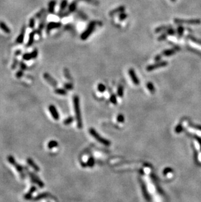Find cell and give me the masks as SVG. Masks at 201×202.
I'll return each instance as SVG.
<instances>
[{
  "label": "cell",
  "mask_w": 201,
  "mask_h": 202,
  "mask_svg": "<svg viewBox=\"0 0 201 202\" xmlns=\"http://www.w3.org/2000/svg\"><path fill=\"white\" fill-rule=\"evenodd\" d=\"M63 74H64L65 77L67 79H68L69 81H72V77H71V73H70L67 68H64L63 69Z\"/></svg>",
  "instance_id": "cell-22"
},
{
  "label": "cell",
  "mask_w": 201,
  "mask_h": 202,
  "mask_svg": "<svg viewBox=\"0 0 201 202\" xmlns=\"http://www.w3.org/2000/svg\"><path fill=\"white\" fill-rule=\"evenodd\" d=\"M180 48L178 47H175L172 48L171 49H167V50H165V51H163L162 52L161 54H160L161 55L163 56H172L173 54H174L177 51H178L180 50Z\"/></svg>",
  "instance_id": "cell-8"
},
{
  "label": "cell",
  "mask_w": 201,
  "mask_h": 202,
  "mask_svg": "<svg viewBox=\"0 0 201 202\" xmlns=\"http://www.w3.org/2000/svg\"><path fill=\"white\" fill-rule=\"evenodd\" d=\"M63 86L65 89H67V90H71L73 89V85L71 83H65L63 84Z\"/></svg>",
  "instance_id": "cell-31"
},
{
  "label": "cell",
  "mask_w": 201,
  "mask_h": 202,
  "mask_svg": "<svg viewBox=\"0 0 201 202\" xmlns=\"http://www.w3.org/2000/svg\"><path fill=\"white\" fill-rule=\"evenodd\" d=\"M105 89L106 87L103 84H99V85H98V90H99V92H104V91L105 90Z\"/></svg>",
  "instance_id": "cell-38"
},
{
  "label": "cell",
  "mask_w": 201,
  "mask_h": 202,
  "mask_svg": "<svg viewBox=\"0 0 201 202\" xmlns=\"http://www.w3.org/2000/svg\"><path fill=\"white\" fill-rule=\"evenodd\" d=\"M110 100L112 103H114V104H116V96L114 95H112L110 98Z\"/></svg>",
  "instance_id": "cell-46"
},
{
  "label": "cell",
  "mask_w": 201,
  "mask_h": 202,
  "mask_svg": "<svg viewBox=\"0 0 201 202\" xmlns=\"http://www.w3.org/2000/svg\"><path fill=\"white\" fill-rule=\"evenodd\" d=\"M90 133H91V136H92L93 137V138L96 139V140H97L99 142H100V143H101L102 144H103L104 145L109 146V145L110 144L109 141H108L106 140V139H103L102 137H100V136H99L97 133L96 132V131H95L93 129H90Z\"/></svg>",
  "instance_id": "cell-6"
},
{
  "label": "cell",
  "mask_w": 201,
  "mask_h": 202,
  "mask_svg": "<svg viewBox=\"0 0 201 202\" xmlns=\"http://www.w3.org/2000/svg\"><path fill=\"white\" fill-rule=\"evenodd\" d=\"M182 131V127H181V126H178L177 127V128H176V131L177 133H179V132H180V131Z\"/></svg>",
  "instance_id": "cell-47"
},
{
  "label": "cell",
  "mask_w": 201,
  "mask_h": 202,
  "mask_svg": "<svg viewBox=\"0 0 201 202\" xmlns=\"http://www.w3.org/2000/svg\"><path fill=\"white\" fill-rule=\"evenodd\" d=\"M118 119H119L118 120L120 122L123 121V116H121V115H119V117H118Z\"/></svg>",
  "instance_id": "cell-49"
},
{
  "label": "cell",
  "mask_w": 201,
  "mask_h": 202,
  "mask_svg": "<svg viewBox=\"0 0 201 202\" xmlns=\"http://www.w3.org/2000/svg\"><path fill=\"white\" fill-rule=\"evenodd\" d=\"M73 103H74V110L76 113V117H77V124L78 127L79 128H82V120H81V116H80V110L79 107V98L77 96H74L73 98Z\"/></svg>",
  "instance_id": "cell-1"
},
{
  "label": "cell",
  "mask_w": 201,
  "mask_h": 202,
  "mask_svg": "<svg viewBox=\"0 0 201 202\" xmlns=\"http://www.w3.org/2000/svg\"><path fill=\"white\" fill-rule=\"evenodd\" d=\"M35 24V18H32L30 20V22H29V26H30V28H32V29L34 28Z\"/></svg>",
  "instance_id": "cell-32"
},
{
  "label": "cell",
  "mask_w": 201,
  "mask_h": 202,
  "mask_svg": "<svg viewBox=\"0 0 201 202\" xmlns=\"http://www.w3.org/2000/svg\"><path fill=\"white\" fill-rule=\"evenodd\" d=\"M45 11H46L45 9H42L39 13H37L36 14H35V18H41V16L44 14V13H45Z\"/></svg>",
  "instance_id": "cell-30"
},
{
  "label": "cell",
  "mask_w": 201,
  "mask_h": 202,
  "mask_svg": "<svg viewBox=\"0 0 201 202\" xmlns=\"http://www.w3.org/2000/svg\"><path fill=\"white\" fill-rule=\"evenodd\" d=\"M43 77H44V79H45L46 81H47L48 83L50 84V85L54 87L57 86V85H58V82H57V81H56L55 79H54L52 76L49 74V73H44V74H43Z\"/></svg>",
  "instance_id": "cell-7"
},
{
  "label": "cell",
  "mask_w": 201,
  "mask_h": 202,
  "mask_svg": "<svg viewBox=\"0 0 201 202\" xmlns=\"http://www.w3.org/2000/svg\"><path fill=\"white\" fill-rule=\"evenodd\" d=\"M54 92H55V93L57 94L62 95V96H65V95L67 94V91H66V90H64V89H62V88H56V89H55V90H54Z\"/></svg>",
  "instance_id": "cell-26"
},
{
  "label": "cell",
  "mask_w": 201,
  "mask_h": 202,
  "mask_svg": "<svg viewBox=\"0 0 201 202\" xmlns=\"http://www.w3.org/2000/svg\"><path fill=\"white\" fill-rule=\"evenodd\" d=\"M129 74L130 75V77L131 79V80L133 81V83L136 85H138L139 84V80H138V77L136 75V73L135 72V70L133 69H130L129 70Z\"/></svg>",
  "instance_id": "cell-11"
},
{
  "label": "cell",
  "mask_w": 201,
  "mask_h": 202,
  "mask_svg": "<svg viewBox=\"0 0 201 202\" xmlns=\"http://www.w3.org/2000/svg\"><path fill=\"white\" fill-rule=\"evenodd\" d=\"M56 1L54 0H52L50 1L48 3V12L51 14H53L54 13V8L56 6Z\"/></svg>",
  "instance_id": "cell-20"
},
{
  "label": "cell",
  "mask_w": 201,
  "mask_h": 202,
  "mask_svg": "<svg viewBox=\"0 0 201 202\" xmlns=\"http://www.w3.org/2000/svg\"><path fill=\"white\" fill-rule=\"evenodd\" d=\"M123 94V88L122 86H119L118 88V95L119 97H122Z\"/></svg>",
  "instance_id": "cell-33"
},
{
  "label": "cell",
  "mask_w": 201,
  "mask_h": 202,
  "mask_svg": "<svg viewBox=\"0 0 201 202\" xmlns=\"http://www.w3.org/2000/svg\"><path fill=\"white\" fill-rule=\"evenodd\" d=\"M76 8H77V2H73L71 3V5H69V12L70 13H72L75 11Z\"/></svg>",
  "instance_id": "cell-24"
},
{
  "label": "cell",
  "mask_w": 201,
  "mask_h": 202,
  "mask_svg": "<svg viewBox=\"0 0 201 202\" xmlns=\"http://www.w3.org/2000/svg\"><path fill=\"white\" fill-rule=\"evenodd\" d=\"M167 33L168 34V35H173L175 34V31L171 28H170V29H168V30H167Z\"/></svg>",
  "instance_id": "cell-44"
},
{
  "label": "cell",
  "mask_w": 201,
  "mask_h": 202,
  "mask_svg": "<svg viewBox=\"0 0 201 202\" xmlns=\"http://www.w3.org/2000/svg\"><path fill=\"white\" fill-rule=\"evenodd\" d=\"M189 38V39H190L192 41H193V42H195V43H198V44H201V41H200V40L197 39H196V38L193 37H191V36H190Z\"/></svg>",
  "instance_id": "cell-43"
},
{
  "label": "cell",
  "mask_w": 201,
  "mask_h": 202,
  "mask_svg": "<svg viewBox=\"0 0 201 202\" xmlns=\"http://www.w3.org/2000/svg\"><path fill=\"white\" fill-rule=\"evenodd\" d=\"M23 59H24V60H26V61L32 59L31 53H26V54H24V55H23Z\"/></svg>",
  "instance_id": "cell-34"
},
{
  "label": "cell",
  "mask_w": 201,
  "mask_h": 202,
  "mask_svg": "<svg viewBox=\"0 0 201 202\" xmlns=\"http://www.w3.org/2000/svg\"><path fill=\"white\" fill-rule=\"evenodd\" d=\"M14 167L16 168V171H17L18 172L20 173V177L21 178H22V179H24L25 178V174L24 173V167H22L21 165L18 164H17L16 163V164L14 165Z\"/></svg>",
  "instance_id": "cell-15"
},
{
  "label": "cell",
  "mask_w": 201,
  "mask_h": 202,
  "mask_svg": "<svg viewBox=\"0 0 201 202\" xmlns=\"http://www.w3.org/2000/svg\"><path fill=\"white\" fill-rule=\"evenodd\" d=\"M81 1L86 2L90 5H95V6H98L99 5V2L97 0H81Z\"/></svg>",
  "instance_id": "cell-25"
},
{
  "label": "cell",
  "mask_w": 201,
  "mask_h": 202,
  "mask_svg": "<svg viewBox=\"0 0 201 202\" xmlns=\"http://www.w3.org/2000/svg\"><path fill=\"white\" fill-rule=\"evenodd\" d=\"M25 32H26V26L24 25L23 27H22V30H21V32L20 33L19 36L18 37L17 39L16 40V43H18V44H21V43H23L24 41V36H25Z\"/></svg>",
  "instance_id": "cell-12"
},
{
  "label": "cell",
  "mask_w": 201,
  "mask_h": 202,
  "mask_svg": "<svg viewBox=\"0 0 201 202\" xmlns=\"http://www.w3.org/2000/svg\"><path fill=\"white\" fill-rule=\"evenodd\" d=\"M48 109L54 119L56 120H58L59 118H60V116H59L58 112L55 106L53 105H50L48 107Z\"/></svg>",
  "instance_id": "cell-9"
},
{
  "label": "cell",
  "mask_w": 201,
  "mask_h": 202,
  "mask_svg": "<svg viewBox=\"0 0 201 202\" xmlns=\"http://www.w3.org/2000/svg\"><path fill=\"white\" fill-rule=\"evenodd\" d=\"M170 1H171V2H176V0H170Z\"/></svg>",
  "instance_id": "cell-51"
},
{
  "label": "cell",
  "mask_w": 201,
  "mask_h": 202,
  "mask_svg": "<svg viewBox=\"0 0 201 202\" xmlns=\"http://www.w3.org/2000/svg\"><path fill=\"white\" fill-rule=\"evenodd\" d=\"M196 139H197V140H198V143H200V147H201V139H200L199 138H196Z\"/></svg>",
  "instance_id": "cell-50"
},
{
  "label": "cell",
  "mask_w": 201,
  "mask_h": 202,
  "mask_svg": "<svg viewBox=\"0 0 201 202\" xmlns=\"http://www.w3.org/2000/svg\"><path fill=\"white\" fill-rule=\"evenodd\" d=\"M127 17V14L123 12V13H121V14L119 16V20L120 21H123Z\"/></svg>",
  "instance_id": "cell-39"
},
{
  "label": "cell",
  "mask_w": 201,
  "mask_h": 202,
  "mask_svg": "<svg viewBox=\"0 0 201 202\" xmlns=\"http://www.w3.org/2000/svg\"><path fill=\"white\" fill-rule=\"evenodd\" d=\"M167 36H168V34L167 33V32H165V33H163L161 35H160L159 37L157 38V40L159 41H163V40L165 39L167 37Z\"/></svg>",
  "instance_id": "cell-35"
},
{
  "label": "cell",
  "mask_w": 201,
  "mask_h": 202,
  "mask_svg": "<svg viewBox=\"0 0 201 202\" xmlns=\"http://www.w3.org/2000/svg\"><path fill=\"white\" fill-rule=\"evenodd\" d=\"M97 22H95V21H92V22H90V24H89V25H88L86 30H85L84 32L82 33L81 37H80L81 39L82 40L87 39L90 37V35H91V33L93 32V31H94L95 30V26L97 25Z\"/></svg>",
  "instance_id": "cell-2"
},
{
  "label": "cell",
  "mask_w": 201,
  "mask_h": 202,
  "mask_svg": "<svg viewBox=\"0 0 201 202\" xmlns=\"http://www.w3.org/2000/svg\"><path fill=\"white\" fill-rule=\"evenodd\" d=\"M58 143L56 141L52 140L48 143L47 147L48 148H52L58 147Z\"/></svg>",
  "instance_id": "cell-23"
},
{
  "label": "cell",
  "mask_w": 201,
  "mask_h": 202,
  "mask_svg": "<svg viewBox=\"0 0 201 202\" xmlns=\"http://www.w3.org/2000/svg\"><path fill=\"white\" fill-rule=\"evenodd\" d=\"M168 65V62L167 61H161V62H157V63H154V64L149 65H148L146 68V70L148 71H153V70H157L161 68H163V67L167 66Z\"/></svg>",
  "instance_id": "cell-5"
},
{
  "label": "cell",
  "mask_w": 201,
  "mask_h": 202,
  "mask_svg": "<svg viewBox=\"0 0 201 202\" xmlns=\"http://www.w3.org/2000/svg\"><path fill=\"white\" fill-rule=\"evenodd\" d=\"M146 86H147V88L149 90V92H151L152 94H154L155 92V88H154V86L152 82H149L147 83L146 84Z\"/></svg>",
  "instance_id": "cell-27"
},
{
  "label": "cell",
  "mask_w": 201,
  "mask_h": 202,
  "mask_svg": "<svg viewBox=\"0 0 201 202\" xmlns=\"http://www.w3.org/2000/svg\"><path fill=\"white\" fill-rule=\"evenodd\" d=\"M61 24L60 22H50L46 26V33H48L50 32V30H52V29L58 28L61 26Z\"/></svg>",
  "instance_id": "cell-10"
},
{
  "label": "cell",
  "mask_w": 201,
  "mask_h": 202,
  "mask_svg": "<svg viewBox=\"0 0 201 202\" xmlns=\"http://www.w3.org/2000/svg\"><path fill=\"white\" fill-rule=\"evenodd\" d=\"M20 53H21V51L20 50H18V51H16V52H15V56H18L19 54H20Z\"/></svg>",
  "instance_id": "cell-48"
},
{
  "label": "cell",
  "mask_w": 201,
  "mask_h": 202,
  "mask_svg": "<svg viewBox=\"0 0 201 202\" xmlns=\"http://www.w3.org/2000/svg\"><path fill=\"white\" fill-rule=\"evenodd\" d=\"M7 160H8L9 162L11 165H13V166H14V165L16 164V160H15L13 156H11V155L8 156V157H7Z\"/></svg>",
  "instance_id": "cell-29"
},
{
  "label": "cell",
  "mask_w": 201,
  "mask_h": 202,
  "mask_svg": "<svg viewBox=\"0 0 201 202\" xmlns=\"http://www.w3.org/2000/svg\"><path fill=\"white\" fill-rule=\"evenodd\" d=\"M23 75H24V71L22 70L18 71L16 74V78H18V79H20V78H21Z\"/></svg>",
  "instance_id": "cell-42"
},
{
  "label": "cell",
  "mask_w": 201,
  "mask_h": 202,
  "mask_svg": "<svg viewBox=\"0 0 201 202\" xmlns=\"http://www.w3.org/2000/svg\"><path fill=\"white\" fill-rule=\"evenodd\" d=\"M67 6V0H63L61 2V5H60V11L62 12L63 11H64Z\"/></svg>",
  "instance_id": "cell-28"
},
{
  "label": "cell",
  "mask_w": 201,
  "mask_h": 202,
  "mask_svg": "<svg viewBox=\"0 0 201 202\" xmlns=\"http://www.w3.org/2000/svg\"><path fill=\"white\" fill-rule=\"evenodd\" d=\"M26 161H27V163H28V164L30 165V166H31V167H32L35 171H39L40 167H39V166H38L34 162V161H33V160L31 159V158H27Z\"/></svg>",
  "instance_id": "cell-14"
},
{
  "label": "cell",
  "mask_w": 201,
  "mask_h": 202,
  "mask_svg": "<svg viewBox=\"0 0 201 202\" xmlns=\"http://www.w3.org/2000/svg\"><path fill=\"white\" fill-rule=\"evenodd\" d=\"M125 6H123V5L118 7L116 8L115 9L110 11V13H109V16H112L115 15V14H116L117 13H123V12L125 11Z\"/></svg>",
  "instance_id": "cell-13"
},
{
  "label": "cell",
  "mask_w": 201,
  "mask_h": 202,
  "mask_svg": "<svg viewBox=\"0 0 201 202\" xmlns=\"http://www.w3.org/2000/svg\"><path fill=\"white\" fill-rule=\"evenodd\" d=\"M20 66L21 70H23V71H24V70H26L27 69L26 65L25 63H24L23 62H21L20 63Z\"/></svg>",
  "instance_id": "cell-45"
},
{
  "label": "cell",
  "mask_w": 201,
  "mask_h": 202,
  "mask_svg": "<svg viewBox=\"0 0 201 202\" xmlns=\"http://www.w3.org/2000/svg\"><path fill=\"white\" fill-rule=\"evenodd\" d=\"M49 196H50V194H49V193H47V192L42 193V194H39V195H38V196H37L36 197H33V198H32V199H33V201H38V200H40V199L46 198V197H48Z\"/></svg>",
  "instance_id": "cell-18"
},
{
  "label": "cell",
  "mask_w": 201,
  "mask_h": 202,
  "mask_svg": "<svg viewBox=\"0 0 201 202\" xmlns=\"http://www.w3.org/2000/svg\"><path fill=\"white\" fill-rule=\"evenodd\" d=\"M18 59H16V58H14V60H13V64H12L11 68H12L13 70H14V69L16 68V66L18 65Z\"/></svg>",
  "instance_id": "cell-36"
},
{
  "label": "cell",
  "mask_w": 201,
  "mask_h": 202,
  "mask_svg": "<svg viewBox=\"0 0 201 202\" xmlns=\"http://www.w3.org/2000/svg\"><path fill=\"white\" fill-rule=\"evenodd\" d=\"M37 33L36 30H34L33 32H32L30 33V37H29V39H28V42L27 43L26 47H29L32 46V44L33 43V41H34V37H35V33Z\"/></svg>",
  "instance_id": "cell-17"
},
{
  "label": "cell",
  "mask_w": 201,
  "mask_h": 202,
  "mask_svg": "<svg viewBox=\"0 0 201 202\" xmlns=\"http://www.w3.org/2000/svg\"><path fill=\"white\" fill-rule=\"evenodd\" d=\"M0 29L2 30H3V32L6 33H11V30L6 25L5 23H4L2 21H0Z\"/></svg>",
  "instance_id": "cell-19"
},
{
  "label": "cell",
  "mask_w": 201,
  "mask_h": 202,
  "mask_svg": "<svg viewBox=\"0 0 201 202\" xmlns=\"http://www.w3.org/2000/svg\"><path fill=\"white\" fill-rule=\"evenodd\" d=\"M174 22L176 24H199L201 21L199 19H191V20H184V19L175 18Z\"/></svg>",
  "instance_id": "cell-4"
},
{
  "label": "cell",
  "mask_w": 201,
  "mask_h": 202,
  "mask_svg": "<svg viewBox=\"0 0 201 202\" xmlns=\"http://www.w3.org/2000/svg\"><path fill=\"white\" fill-rule=\"evenodd\" d=\"M172 26L170 25H167V26H159V27L157 28L155 30V32L156 33H159V32H163V31H166V30H168V29L171 28Z\"/></svg>",
  "instance_id": "cell-21"
},
{
  "label": "cell",
  "mask_w": 201,
  "mask_h": 202,
  "mask_svg": "<svg viewBox=\"0 0 201 202\" xmlns=\"http://www.w3.org/2000/svg\"><path fill=\"white\" fill-rule=\"evenodd\" d=\"M25 169H26V170L27 171V172H28V173L29 176H30V178H31V180H32V181H33V183H36L37 185L38 186H39V187L41 188H43V187L44 186V183H43V182H42V181H41V179H40V178H39V177H38L36 175H35V174H34L33 173L30 172V171H29L28 169H27L26 167Z\"/></svg>",
  "instance_id": "cell-3"
},
{
  "label": "cell",
  "mask_w": 201,
  "mask_h": 202,
  "mask_svg": "<svg viewBox=\"0 0 201 202\" xmlns=\"http://www.w3.org/2000/svg\"><path fill=\"white\" fill-rule=\"evenodd\" d=\"M36 190H37V188L35 186H32V187H31V188H30V191H29L27 193L25 196H24V199H26V200H30V199H32V198H33V197H32V194H33V192H34Z\"/></svg>",
  "instance_id": "cell-16"
},
{
  "label": "cell",
  "mask_w": 201,
  "mask_h": 202,
  "mask_svg": "<svg viewBox=\"0 0 201 202\" xmlns=\"http://www.w3.org/2000/svg\"><path fill=\"white\" fill-rule=\"evenodd\" d=\"M31 55H32V59L36 58L38 56V51L36 49H34L32 52H31Z\"/></svg>",
  "instance_id": "cell-37"
},
{
  "label": "cell",
  "mask_w": 201,
  "mask_h": 202,
  "mask_svg": "<svg viewBox=\"0 0 201 202\" xmlns=\"http://www.w3.org/2000/svg\"><path fill=\"white\" fill-rule=\"evenodd\" d=\"M183 33H184V28L182 26H180V27L178 28V36L182 37Z\"/></svg>",
  "instance_id": "cell-40"
},
{
  "label": "cell",
  "mask_w": 201,
  "mask_h": 202,
  "mask_svg": "<svg viewBox=\"0 0 201 202\" xmlns=\"http://www.w3.org/2000/svg\"><path fill=\"white\" fill-rule=\"evenodd\" d=\"M72 120H73L72 117H69V118H67V119H65V120L63 121V123H64V124L65 125H68L70 123H71L72 122Z\"/></svg>",
  "instance_id": "cell-41"
}]
</instances>
